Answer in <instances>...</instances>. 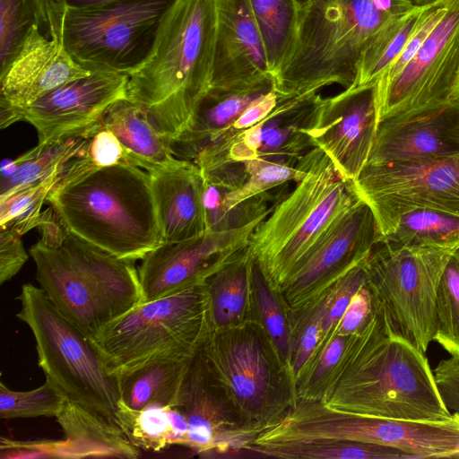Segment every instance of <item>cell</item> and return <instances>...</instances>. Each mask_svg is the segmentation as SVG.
Instances as JSON below:
<instances>
[{"label": "cell", "instance_id": "44", "mask_svg": "<svg viewBox=\"0 0 459 459\" xmlns=\"http://www.w3.org/2000/svg\"><path fill=\"white\" fill-rule=\"evenodd\" d=\"M82 156L88 165L94 168L129 164L117 136L100 123L91 130Z\"/></svg>", "mask_w": 459, "mask_h": 459}, {"label": "cell", "instance_id": "28", "mask_svg": "<svg viewBox=\"0 0 459 459\" xmlns=\"http://www.w3.org/2000/svg\"><path fill=\"white\" fill-rule=\"evenodd\" d=\"M100 124L117 136L131 165L151 172L178 160L172 154L168 141L142 110L126 98L108 109Z\"/></svg>", "mask_w": 459, "mask_h": 459}, {"label": "cell", "instance_id": "49", "mask_svg": "<svg viewBox=\"0 0 459 459\" xmlns=\"http://www.w3.org/2000/svg\"><path fill=\"white\" fill-rule=\"evenodd\" d=\"M67 9H87L102 6L120 0H63Z\"/></svg>", "mask_w": 459, "mask_h": 459}, {"label": "cell", "instance_id": "16", "mask_svg": "<svg viewBox=\"0 0 459 459\" xmlns=\"http://www.w3.org/2000/svg\"><path fill=\"white\" fill-rule=\"evenodd\" d=\"M265 217L238 229L204 233L181 241L161 242L137 268L143 302L204 284L249 245Z\"/></svg>", "mask_w": 459, "mask_h": 459}, {"label": "cell", "instance_id": "18", "mask_svg": "<svg viewBox=\"0 0 459 459\" xmlns=\"http://www.w3.org/2000/svg\"><path fill=\"white\" fill-rule=\"evenodd\" d=\"M376 84L356 86L323 98L313 129L316 147L340 174L354 181L367 163L377 126Z\"/></svg>", "mask_w": 459, "mask_h": 459}, {"label": "cell", "instance_id": "27", "mask_svg": "<svg viewBox=\"0 0 459 459\" xmlns=\"http://www.w3.org/2000/svg\"><path fill=\"white\" fill-rule=\"evenodd\" d=\"M193 355H163L118 373L120 406L133 411L173 406Z\"/></svg>", "mask_w": 459, "mask_h": 459}, {"label": "cell", "instance_id": "47", "mask_svg": "<svg viewBox=\"0 0 459 459\" xmlns=\"http://www.w3.org/2000/svg\"><path fill=\"white\" fill-rule=\"evenodd\" d=\"M372 312V298L366 283L353 296L343 316L334 328L342 335H351L359 330Z\"/></svg>", "mask_w": 459, "mask_h": 459}, {"label": "cell", "instance_id": "29", "mask_svg": "<svg viewBox=\"0 0 459 459\" xmlns=\"http://www.w3.org/2000/svg\"><path fill=\"white\" fill-rule=\"evenodd\" d=\"M63 0H0V74L14 59L34 27L63 43Z\"/></svg>", "mask_w": 459, "mask_h": 459}, {"label": "cell", "instance_id": "38", "mask_svg": "<svg viewBox=\"0 0 459 459\" xmlns=\"http://www.w3.org/2000/svg\"><path fill=\"white\" fill-rule=\"evenodd\" d=\"M66 168L43 181L0 199V229L12 230L23 236L29 230L37 228L42 214L43 204L47 202L48 196L61 179Z\"/></svg>", "mask_w": 459, "mask_h": 459}, {"label": "cell", "instance_id": "35", "mask_svg": "<svg viewBox=\"0 0 459 459\" xmlns=\"http://www.w3.org/2000/svg\"><path fill=\"white\" fill-rule=\"evenodd\" d=\"M249 3L273 76L293 47L299 6L295 0H249Z\"/></svg>", "mask_w": 459, "mask_h": 459}, {"label": "cell", "instance_id": "3", "mask_svg": "<svg viewBox=\"0 0 459 459\" xmlns=\"http://www.w3.org/2000/svg\"><path fill=\"white\" fill-rule=\"evenodd\" d=\"M46 203L68 231L120 258L142 260L161 243L150 174L139 167L72 160Z\"/></svg>", "mask_w": 459, "mask_h": 459}, {"label": "cell", "instance_id": "11", "mask_svg": "<svg viewBox=\"0 0 459 459\" xmlns=\"http://www.w3.org/2000/svg\"><path fill=\"white\" fill-rule=\"evenodd\" d=\"M377 123L459 103V0H450L440 22L394 79L376 85Z\"/></svg>", "mask_w": 459, "mask_h": 459}, {"label": "cell", "instance_id": "32", "mask_svg": "<svg viewBox=\"0 0 459 459\" xmlns=\"http://www.w3.org/2000/svg\"><path fill=\"white\" fill-rule=\"evenodd\" d=\"M117 419L125 435L139 449L159 452L173 445L187 446V422L175 406L142 411L120 406Z\"/></svg>", "mask_w": 459, "mask_h": 459}, {"label": "cell", "instance_id": "25", "mask_svg": "<svg viewBox=\"0 0 459 459\" xmlns=\"http://www.w3.org/2000/svg\"><path fill=\"white\" fill-rule=\"evenodd\" d=\"M273 90V76L246 87H211L186 127L169 143L172 154L193 161L203 149L230 132L250 105Z\"/></svg>", "mask_w": 459, "mask_h": 459}, {"label": "cell", "instance_id": "37", "mask_svg": "<svg viewBox=\"0 0 459 459\" xmlns=\"http://www.w3.org/2000/svg\"><path fill=\"white\" fill-rule=\"evenodd\" d=\"M435 321L434 341L459 359V247L449 257L438 282Z\"/></svg>", "mask_w": 459, "mask_h": 459}, {"label": "cell", "instance_id": "40", "mask_svg": "<svg viewBox=\"0 0 459 459\" xmlns=\"http://www.w3.org/2000/svg\"><path fill=\"white\" fill-rule=\"evenodd\" d=\"M65 394L49 378L30 391H13L0 383V417L19 419L35 417H56L62 410Z\"/></svg>", "mask_w": 459, "mask_h": 459}, {"label": "cell", "instance_id": "39", "mask_svg": "<svg viewBox=\"0 0 459 459\" xmlns=\"http://www.w3.org/2000/svg\"><path fill=\"white\" fill-rule=\"evenodd\" d=\"M331 290L304 309L288 314L290 329L288 365L295 382L320 341L321 325Z\"/></svg>", "mask_w": 459, "mask_h": 459}, {"label": "cell", "instance_id": "4", "mask_svg": "<svg viewBox=\"0 0 459 459\" xmlns=\"http://www.w3.org/2000/svg\"><path fill=\"white\" fill-rule=\"evenodd\" d=\"M415 6L411 0H307L291 51L273 76L275 91L298 97L335 83L354 87L368 47Z\"/></svg>", "mask_w": 459, "mask_h": 459}, {"label": "cell", "instance_id": "19", "mask_svg": "<svg viewBox=\"0 0 459 459\" xmlns=\"http://www.w3.org/2000/svg\"><path fill=\"white\" fill-rule=\"evenodd\" d=\"M457 155L459 103H452L379 121L366 164Z\"/></svg>", "mask_w": 459, "mask_h": 459}, {"label": "cell", "instance_id": "12", "mask_svg": "<svg viewBox=\"0 0 459 459\" xmlns=\"http://www.w3.org/2000/svg\"><path fill=\"white\" fill-rule=\"evenodd\" d=\"M353 185L371 207L380 233L413 208L459 215V155L366 164Z\"/></svg>", "mask_w": 459, "mask_h": 459}, {"label": "cell", "instance_id": "26", "mask_svg": "<svg viewBox=\"0 0 459 459\" xmlns=\"http://www.w3.org/2000/svg\"><path fill=\"white\" fill-rule=\"evenodd\" d=\"M65 434V458L139 457V448L113 424L83 407L66 400L56 416Z\"/></svg>", "mask_w": 459, "mask_h": 459}, {"label": "cell", "instance_id": "8", "mask_svg": "<svg viewBox=\"0 0 459 459\" xmlns=\"http://www.w3.org/2000/svg\"><path fill=\"white\" fill-rule=\"evenodd\" d=\"M212 330L205 284L142 302L105 324L91 342L114 374L156 357L192 355Z\"/></svg>", "mask_w": 459, "mask_h": 459}, {"label": "cell", "instance_id": "14", "mask_svg": "<svg viewBox=\"0 0 459 459\" xmlns=\"http://www.w3.org/2000/svg\"><path fill=\"white\" fill-rule=\"evenodd\" d=\"M323 97L309 93L281 96L275 108L255 126L221 137L203 149L193 162L200 169L225 162L253 160L297 164L316 147L313 129Z\"/></svg>", "mask_w": 459, "mask_h": 459}, {"label": "cell", "instance_id": "6", "mask_svg": "<svg viewBox=\"0 0 459 459\" xmlns=\"http://www.w3.org/2000/svg\"><path fill=\"white\" fill-rule=\"evenodd\" d=\"M201 351L244 426L258 436L278 425L294 406V377L257 312L238 325L212 328Z\"/></svg>", "mask_w": 459, "mask_h": 459}, {"label": "cell", "instance_id": "43", "mask_svg": "<svg viewBox=\"0 0 459 459\" xmlns=\"http://www.w3.org/2000/svg\"><path fill=\"white\" fill-rule=\"evenodd\" d=\"M365 262L347 273L332 289L327 308L321 325L320 341L316 350L326 343L331 333L350 305L351 299L366 283Z\"/></svg>", "mask_w": 459, "mask_h": 459}, {"label": "cell", "instance_id": "30", "mask_svg": "<svg viewBox=\"0 0 459 459\" xmlns=\"http://www.w3.org/2000/svg\"><path fill=\"white\" fill-rule=\"evenodd\" d=\"M254 268L247 246L204 283L212 328L238 325L256 313Z\"/></svg>", "mask_w": 459, "mask_h": 459}, {"label": "cell", "instance_id": "41", "mask_svg": "<svg viewBox=\"0 0 459 459\" xmlns=\"http://www.w3.org/2000/svg\"><path fill=\"white\" fill-rule=\"evenodd\" d=\"M253 288L258 317L281 359L288 365L290 340L288 312L280 296L273 290L255 264Z\"/></svg>", "mask_w": 459, "mask_h": 459}, {"label": "cell", "instance_id": "36", "mask_svg": "<svg viewBox=\"0 0 459 459\" xmlns=\"http://www.w3.org/2000/svg\"><path fill=\"white\" fill-rule=\"evenodd\" d=\"M424 5H416L406 14L392 21L364 52L356 86L376 84L398 57L413 35Z\"/></svg>", "mask_w": 459, "mask_h": 459}, {"label": "cell", "instance_id": "23", "mask_svg": "<svg viewBox=\"0 0 459 459\" xmlns=\"http://www.w3.org/2000/svg\"><path fill=\"white\" fill-rule=\"evenodd\" d=\"M161 242H176L205 231L204 181L193 161L179 160L149 172Z\"/></svg>", "mask_w": 459, "mask_h": 459}, {"label": "cell", "instance_id": "1", "mask_svg": "<svg viewBox=\"0 0 459 459\" xmlns=\"http://www.w3.org/2000/svg\"><path fill=\"white\" fill-rule=\"evenodd\" d=\"M321 402L333 410L388 419L442 420L452 416L425 353L390 333L373 299L369 318L350 335Z\"/></svg>", "mask_w": 459, "mask_h": 459}, {"label": "cell", "instance_id": "42", "mask_svg": "<svg viewBox=\"0 0 459 459\" xmlns=\"http://www.w3.org/2000/svg\"><path fill=\"white\" fill-rule=\"evenodd\" d=\"M350 335L332 332L326 343L316 350L296 381L297 396L321 401L326 381L342 358Z\"/></svg>", "mask_w": 459, "mask_h": 459}, {"label": "cell", "instance_id": "50", "mask_svg": "<svg viewBox=\"0 0 459 459\" xmlns=\"http://www.w3.org/2000/svg\"><path fill=\"white\" fill-rule=\"evenodd\" d=\"M411 1L414 5L421 6V5L428 4L431 2H434L435 0H411Z\"/></svg>", "mask_w": 459, "mask_h": 459}, {"label": "cell", "instance_id": "24", "mask_svg": "<svg viewBox=\"0 0 459 459\" xmlns=\"http://www.w3.org/2000/svg\"><path fill=\"white\" fill-rule=\"evenodd\" d=\"M36 279L54 306L91 339L107 324L100 304L81 273L56 245L39 240L30 248Z\"/></svg>", "mask_w": 459, "mask_h": 459}, {"label": "cell", "instance_id": "20", "mask_svg": "<svg viewBox=\"0 0 459 459\" xmlns=\"http://www.w3.org/2000/svg\"><path fill=\"white\" fill-rule=\"evenodd\" d=\"M211 87H246L273 76L249 0H214Z\"/></svg>", "mask_w": 459, "mask_h": 459}, {"label": "cell", "instance_id": "46", "mask_svg": "<svg viewBox=\"0 0 459 459\" xmlns=\"http://www.w3.org/2000/svg\"><path fill=\"white\" fill-rule=\"evenodd\" d=\"M2 458H64L63 440L16 441L1 438Z\"/></svg>", "mask_w": 459, "mask_h": 459}, {"label": "cell", "instance_id": "7", "mask_svg": "<svg viewBox=\"0 0 459 459\" xmlns=\"http://www.w3.org/2000/svg\"><path fill=\"white\" fill-rule=\"evenodd\" d=\"M16 317L30 329L38 363L67 400L118 425L117 375L105 365L91 338L54 306L41 288L23 284Z\"/></svg>", "mask_w": 459, "mask_h": 459}, {"label": "cell", "instance_id": "31", "mask_svg": "<svg viewBox=\"0 0 459 459\" xmlns=\"http://www.w3.org/2000/svg\"><path fill=\"white\" fill-rule=\"evenodd\" d=\"M89 135L86 133L56 142L39 143L14 160H4L1 165L0 199L64 169L84 152Z\"/></svg>", "mask_w": 459, "mask_h": 459}, {"label": "cell", "instance_id": "5", "mask_svg": "<svg viewBox=\"0 0 459 459\" xmlns=\"http://www.w3.org/2000/svg\"><path fill=\"white\" fill-rule=\"evenodd\" d=\"M302 175L255 229L248 249L277 293L300 268L328 226L359 199L319 147L298 161Z\"/></svg>", "mask_w": 459, "mask_h": 459}, {"label": "cell", "instance_id": "48", "mask_svg": "<svg viewBox=\"0 0 459 459\" xmlns=\"http://www.w3.org/2000/svg\"><path fill=\"white\" fill-rule=\"evenodd\" d=\"M433 372L444 404L452 413H459V359H442Z\"/></svg>", "mask_w": 459, "mask_h": 459}, {"label": "cell", "instance_id": "2", "mask_svg": "<svg viewBox=\"0 0 459 459\" xmlns=\"http://www.w3.org/2000/svg\"><path fill=\"white\" fill-rule=\"evenodd\" d=\"M215 23L214 0H174L147 57L128 75L126 99L169 144L211 88Z\"/></svg>", "mask_w": 459, "mask_h": 459}, {"label": "cell", "instance_id": "9", "mask_svg": "<svg viewBox=\"0 0 459 459\" xmlns=\"http://www.w3.org/2000/svg\"><path fill=\"white\" fill-rule=\"evenodd\" d=\"M455 249L380 239L364 264L366 286L390 333L424 353L434 341L438 282Z\"/></svg>", "mask_w": 459, "mask_h": 459}, {"label": "cell", "instance_id": "34", "mask_svg": "<svg viewBox=\"0 0 459 459\" xmlns=\"http://www.w3.org/2000/svg\"><path fill=\"white\" fill-rule=\"evenodd\" d=\"M247 456L281 459H406L394 447L372 443L315 440L279 444H252Z\"/></svg>", "mask_w": 459, "mask_h": 459}, {"label": "cell", "instance_id": "22", "mask_svg": "<svg viewBox=\"0 0 459 459\" xmlns=\"http://www.w3.org/2000/svg\"><path fill=\"white\" fill-rule=\"evenodd\" d=\"M62 42L34 27L7 69L0 74V105L29 106L62 85L90 74Z\"/></svg>", "mask_w": 459, "mask_h": 459}, {"label": "cell", "instance_id": "17", "mask_svg": "<svg viewBox=\"0 0 459 459\" xmlns=\"http://www.w3.org/2000/svg\"><path fill=\"white\" fill-rule=\"evenodd\" d=\"M173 406L185 416L187 447L196 453L247 456L246 449L258 437L244 426L223 394L205 363L201 346L189 361Z\"/></svg>", "mask_w": 459, "mask_h": 459}, {"label": "cell", "instance_id": "13", "mask_svg": "<svg viewBox=\"0 0 459 459\" xmlns=\"http://www.w3.org/2000/svg\"><path fill=\"white\" fill-rule=\"evenodd\" d=\"M381 233L371 207L359 197L328 226L300 268L278 293L288 314L326 295L363 264Z\"/></svg>", "mask_w": 459, "mask_h": 459}, {"label": "cell", "instance_id": "51", "mask_svg": "<svg viewBox=\"0 0 459 459\" xmlns=\"http://www.w3.org/2000/svg\"><path fill=\"white\" fill-rule=\"evenodd\" d=\"M295 1L299 4V7L303 6L307 2V0H295Z\"/></svg>", "mask_w": 459, "mask_h": 459}, {"label": "cell", "instance_id": "15", "mask_svg": "<svg viewBox=\"0 0 459 459\" xmlns=\"http://www.w3.org/2000/svg\"><path fill=\"white\" fill-rule=\"evenodd\" d=\"M127 81V74L93 71L29 106L0 105L1 128L28 122L37 130L39 143L84 134L101 122L116 101L126 98Z\"/></svg>", "mask_w": 459, "mask_h": 459}, {"label": "cell", "instance_id": "10", "mask_svg": "<svg viewBox=\"0 0 459 459\" xmlns=\"http://www.w3.org/2000/svg\"><path fill=\"white\" fill-rule=\"evenodd\" d=\"M174 0H120L87 9H66L63 45L90 72L129 75L147 57Z\"/></svg>", "mask_w": 459, "mask_h": 459}, {"label": "cell", "instance_id": "21", "mask_svg": "<svg viewBox=\"0 0 459 459\" xmlns=\"http://www.w3.org/2000/svg\"><path fill=\"white\" fill-rule=\"evenodd\" d=\"M39 240L62 249L93 291L107 323L143 302L134 260L116 256L68 231L63 224Z\"/></svg>", "mask_w": 459, "mask_h": 459}, {"label": "cell", "instance_id": "45", "mask_svg": "<svg viewBox=\"0 0 459 459\" xmlns=\"http://www.w3.org/2000/svg\"><path fill=\"white\" fill-rule=\"evenodd\" d=\"M22 237L8 229L0 230V284L11 280L23 266L29 255Z\"/></svg>", "mask_w": 459, "mask_h": 459}, {"label": "cell", "instance_id": "33", "mask_svg": "<svg viewBox=\"0 0 459 459\" xmlns=\"http://www.w3.org/2000/svg\"><path fill=\"white\" fill-rule=\"evenodd\" d=\"M405 246L459 247V215L431 208H413L394 218L381 238Z\"/></svg>", "mask_w": 459, "mask_h": 459}]
</instances>
